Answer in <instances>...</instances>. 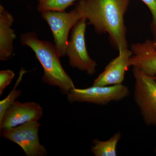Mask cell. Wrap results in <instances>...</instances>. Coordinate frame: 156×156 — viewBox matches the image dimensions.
I'll return each instance as SVG.
<instances>
[{
	"instance_id": "obj_1",
	"label": "cell",
	"mask_w": 156,
	"mask_h": 156,
	"mask_svg": "<svg viewBox=\"0 0 156 156\" xmlns=\"http://www.w3.org/2000/svg\"><path fill=\"white\" fill-rule=\"evenodd\" d=\"M130 0H79L75 7L89 20L96 33L107 34L111 44L118 51L128 48L124 17Z\"/></svg>"
},
{
	"instance_id": "obj_2",
	"label": "cell",
	"mask_w": 156,
	"mask_h": 156,
	"mask_svg": "<svg viewBox=\"0 0 156 156\" xmlns=\"http://www.w3.org/2000/svg\"><path fill=\"white\" fill-rule=\"evenodd\" d=\"M20 41L22 45L28 47L34 51L41 65L44 70L42 79L43 83L51 87H58L62 93L66 95L75 88L71 78L62 66L60 57L54 44L40 40L35 32L22 34Z\"/></svg>"
},
{
	"instance_id": "obj_3",
	"label": "cell",
	"mask_w": 156,
	"mask_h": 156,
	"mask_svg": "<svg viewBox=\"0 0 156 156\" xmlns=\"http://www.w3.org/2000/svg\"><path fill=\"white\" fill-rule=\"evenodd\" d=\"M133 74L135 103L146 125L156 127V81L153 77L134 68Z\"/></svg>"
},
{
	"instance_id": "obj_4",
	"label": "cell",
	"mask_w": 156,
	"mask_h": 156,
	"mask_svg": "<svg viewBox=\"0 0 156 156\" xmlns=\"http://www.w3.org/2000/svg\"><path fill=\"white\" fill-rule=\"evenodd\" d=\"M87 20L82 17L72 29L66 51L71 67L92 76L96 73V62L89 56L85 41Z\"/></svg>"
},
{
	"instance_id": "obj_5",
	"label": "cell",
	"mask_w": 156,
	"mask_h": 156,
	"mask_svg": "<svg viewBox=\"0 0 156 156\" xmlns=\"http://www.w3.org/2000/svg\"><path fill=\"white\" fill-rule=\"evenodd\" d=\"M130 94L128 87L122 85L94 86L86 89H71L66 95L69 102L88 103L106 105L113 101H119L128 97Z\"/></svg>"
},
{
	"instance_id": "obj_6",
	"label": "cell",
	"mask_w": 156,
	"mask_h": 156,
	"mask_svg": "<svg viewBox=\"0 0 156 156\" xmlns=\"http://www.w3.org/2000/svg\"><path fill=\"white\" fill-rule=\"evenodd\" d=\"M39 121L28 122L1 131L4 138L14 143L22 149L26 156H45L46 147L40 142Z\"/></svg>"
},
{
	"instance_id": "obj_7",
	"label": "cell",
	"mask_w": 156,
	"mask_h": 156,
	"mask_svg": "<svg viewBox=\"0 0 156 156\" xmlns=\"http://www.w3.org/2000/svg\"><path fill=\"white\" fill-rule=\"evenodd\" d=\"M41 15L51 29L54 45L60 58L66 56L69 40V34L82 17L74 9L69 13L66 11H45L41 13Z\"/></svg>"
},
{
	"instance_id": "obj_8",
	"label": "cell",
	"mask_w": 156,
	"mask_h": 156,
	"mask_svg": "<svg viewBox=\"0 0 156 156\" xmlns=\"http://www.w3.org/2000/svg\"><path fill=\"white\" fill-rule=\"evenodd\" d=\"M43 108L39 103L15 101L7 109L0 121V131L32 121H39L43 116Z\"/></svg>"
},
{
	"instance_id": "obj_9",
	"label": "cell",
	"mask_w": 156,
	"mask_h": 156,
	"mask_svg": "<svg viewBox=\"0 0 156 156\" xmlns=\"http://www.w3.org/2000/svg\"><path fill=\"white\" fill-rule=\"evenodd\" d=\"M133 54L128 62L132 66L147 75L156 76V41L147 40L131 45Z\"/></svg>"
},
{
	"instance_id": "obj_10",
	"label": "cell",
	"mask_w": 156,
	"mask_h": 156,
	"mask_svg": "<svg viewBox=\"0 0 156 156\" xmlns=\"http://www.w3.org/2000/svg\"><path fill=\"white\" fill-rule=\"evenodd\" d=\"M119 52L118 56L112 59L95 79L92 86H109L122 84L129 67L128 62L133 53L128 48Z\"/></svg>"
},
{
	"instance_id": "obj_11",
	"label": "cell",
	"mask_w": 156,
	"mask_h": 156,
	"mask_svg": "<svg viewBox=\"0 0 156 156\" xmlns=\"http://www.w3.org/2000/svg\"><path fill=\"white\" fill-rule=\"evenodd\" d=\"M14 22L12 15L2 6H0V60H9L14 54V41L17 37L11 28Z\"/></svg>"
},
{
	"instance_id": "obj_12",
	"label": "cell",
	"mask_w": 156,
	"mask_h": 156,
	"mask_svg": "<svg viewBox=\"0 0 156 156\" xmlns=\"http://www.w3.org/2000/svg\"><path fill=\"white\" fill-rule=\"evenodd\" d=\"M121 137V132L118 131L105 141L95 138L92 141L91 152L95 156H116L117 145Z\"/></svg>"
},
{
	"instance_id": "obj_13",
	"label": "cell",
	"mask_w": 156,
	"mask_h": 156,
	"mask_svg": "<svg viewBox=\"0 0 156 156\" xmlns=\"http://www.w3.org/2000/svg\"><path fill=\"white\" fill-rule=\"evenodd\" d=\"M38 2L37 9L38 12L65 11L76 0H37Z\"/></svg>"
},
{
	"instance_id": "obj_14",
	"label": "cell",
	"mask_w": 156,
	"mask_h": 156,
	"mask_svg": "<svg viewBox=\"0 0 156 156\" xmlns=\"http://www.w3.org/2000/svg\"><path fill=\"white\" fill-rule=\"evenodd\" d=\"M26 72L23 69H22L20 71L19 77L17 79V82L14 85L13 89L5 98L0 101V121L2 119L7 109L21 95L22 92L20 89H17V87L22 80L23 76Z\"/></svg>"
},
{
	"instance_id": "obj_15",
	"label": "cell",
	"mask_w": 156,
	"mask_h": 156,
	"mask_svg": "<svg viewBox=\"0 0 156 156\" xmlns=\"http://www.w3.org/2000/svg\"><path fill=\"white\" fill-rule=\"evenodd\" d=\"M15 76L11 70H3L0 71V95H2L5 89L11 84Z\"/></svg>"
},
{
	"instance_id": "obj_16",
	"label": "cell",
	"mask_w": 156,
	"mask_h": 156,
	"mask_svg": "<svg viewBox=\"0 0 156 156\" xmlns=\"http://www.w3.org/2000/svg\"><path fill=\"white\" fill-rule=\"evenodd\" d=\"M149 9L152 15L151 31L153 35L154 40L156 41V0H141Z\"/></svg>"
},
{
	"instance_id": "obj_17",
	"label": "cell",
	"mask_w": 156,
	"mask_h": 156,
	"mask_svg": "<svg viewBox=\"0 0 156 156\" xmlns=\"http://www.w3.org/2000/svg\"><path fill=\"white\" fill-rule=\"evenodd\" d=\"M154 79L155 80V81H156V76H154L153 77Z\"/></svg>"
},
{
	"instance_id": "obj_18",
	"label": "cell",
	"mask_w": 156,
	"mask_h": 156,
	"mask_svg": "<svg viewBox=\"0 0 156 156\" xmlns=\"http://www.w3.org/2000/svg\"><path fill=\"white\" fill-rule=\"evenodd\" d=\"M154 153H155V155L156 156V147H155V149Z\"/></svg>"
}]
</instances>
